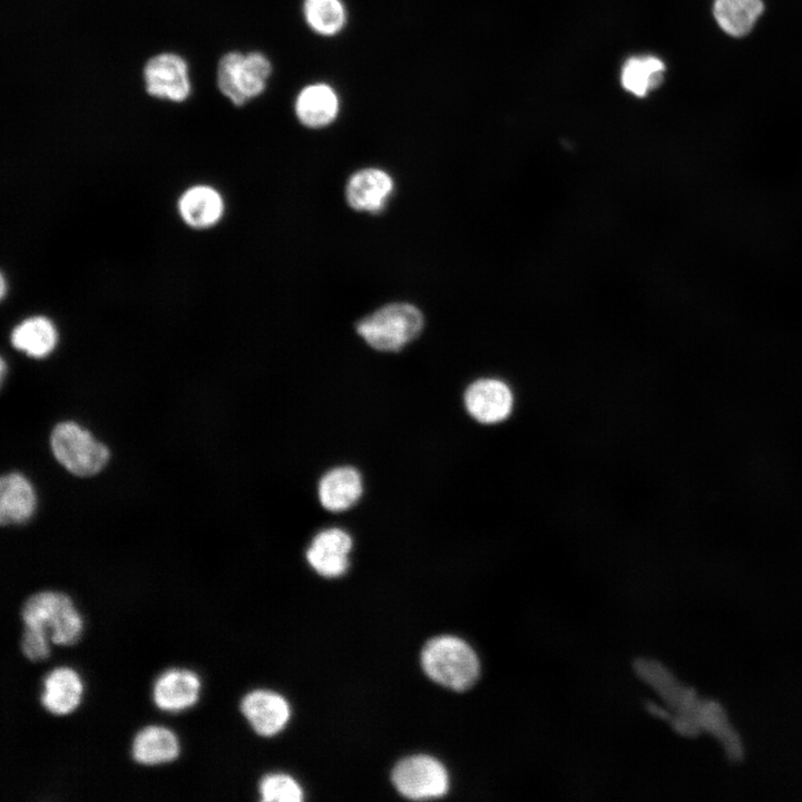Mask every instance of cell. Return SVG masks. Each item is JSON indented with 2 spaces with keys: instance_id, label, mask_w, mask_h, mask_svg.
Segmentation results:
<instances>
[{
  "instance_id": "obj_15",
  "label": "cell",
  "mask_w": 802,
  "mask_h": 802,
  "mask_svg": "<svg viewBox=\"0 0 802 802\" xmlns=\"http://www.w3.org/2000/svg\"><path fill=\"white\" fill-rule=\"evenodd\" d=\"M363 493L361 473L353 467L340 466L325 472L317 485L321 506L331 512L353 507Z\"/></svg>"
},
{
  "instance_id": "obj_13",
  "label": "cell",
  "mask_w": 802,
  "mask_h": 802,
  "mask_svg": "<svg viewBox=\"0 0 802 802\" xmlns=\"http://www.w3.org/2000/svg\"><path fill=\"white\" fill-rule=\"evenodd\" d=\"M145 80L151 96L182 101L189 94L186 63L176 55L163 53L151 58L145 67Z\"/></svg>"
},
{
  "instance_id": "obj_5",
  "label": "cell",
  "mask_w": 802,
  "mask_h": 802,
  "mask_svg": "<svg viewBox=\"0 0 802 802\" xmlns=\"http://www.w3.org/2000/svg\"><path fill=\"white\" fill-rule=\"evenodd\" d=\"M55 458L69 472L88 477L100 471L107 463L109 451L87 430L75 422L57 424L50 437Z\"/></svg>"
},
{
  "instance_id": "obj_9",
  "label": "cell",
  "mask_w": 802,
  "mask_h": 802,
  "mask_svg": "<svg viewBox=\"0 0 802 802\" xmlns=\"http://www.w3.org/2000/svg\"><path fill=\"white\" fill-rule=\"evenodd\" d=\"M468 413L478 422L491 424L508 418L514 405V395L509 387L492 378L472 382L463 395Z\"/></svg>"
},
{
  "instance_id": "obj_8",
  "label": "cell",
  "mask_w": 802,
  "mask_h": 802,
  "mask_svg": "<svg viewBox=\"0 0 802 802\" xmlns=\"http://www.w3.org/2000/svg\"><path fill=\"white\" fill-rule=\"evenodd\" d=\"M202 682L197 673L186 667H169L153 681L150 695L154 706L177 713L194 706L200 695Z\"/></svg>"
},
{
  "instance_id": "obj_25",
  "label": "cell",
  "mask_w": 802,
  "mask_h": 802,
  "mask_svg": "<svg viewBox=\"0 0 802 802\" xmlns=\"http://www.w3.org/2000/svg\"><path fill=\"white\" fill-rule=\"evenodd\" d=\"M49 638L42 632L22 627L19 637V649L22 656L32 662H42L50 655Z\"/></svg>"
},
{
  "instance_id": "obj_21",
  "label": "cell",
  "mask_w": 802,
  "mask_h": 802,
  "mask_svg": "<svg viewBox=\"0 0 802 802\" xmlns=\"http://www.w3.org/2000/svg\"><path fill=\"white\" fill-rule=\"evenodd\" d=\"M762 11L761 0H715L713 8L718 26L734 37L746 35Z\"/></svg>"
},
{
  "instance_id": "obj_2",
  "label": "cell",
  "mask_w": 802,
  "mask_h": 802,
  "mask_svg": "<svg viewBox=\"0 0 802 802\" xmlns=\"http://www.w3.org/2000/svg\"><path fill=\"white\" fill-rule=\"evenodd\" d=\"M22 627L42 632L57 646H72L84 630V622L72 598L59 590L45 589L30 594L21 604Z\"/></svg>"
},
{
  "instance_id": "obj_24",
  "label": "cell",
  "mask_w": 802,
  "mask_h": 802,
  "mask_svg": "<svg viewBox=\"0 0 802 802\" xmlns=\"http://www.w3.org/2000/svg\"><path fill=\"white\" fill-rule=\"evenodd\" d=\"M262 800L266 802H300L302 790L294 779L285 774H268L260 782Z\"/></svg>"
},
{
  "instance_id": "obj_23",
  "label": "cell",
  "mask_w": 802,
  "mask_h": 802,
  "mask_svg": "<svg viewBox=\"0 0 802 802\" xmlns=\"http://www.w3.org/2000/svg\"><path fill=\"white\" fill-rule=\"evenodd\" d=\"M304 13L309 25L319 33L334 35L343 26L345 13L339 0H305Z\"/></svg>"
},
{
  "instance_id": "obj_11",
  "label": "cell",
  "mask_w": 802,
  "mask_h": 802,
  "mask_svg": "<svg viewBox=\"0 0 802 802\" xmlns=\"http://www.w3.org/2000/svg\"><path fill=\"white\" fill-rule=\"evenodd\" d=\"M352 545V538L345 530L326 528L312 539L306 550V560L323 577L342 576L349 568Z\"/></svg>"
},
{
  "instance_id": "obj_16",
  "label": "cell",
  "mask_w": 802,
  "mask_h": 802,
  "mask_svg": "<svg viewBox=\"0 0 802 802\" xmlns=\"http://www.w3.org/2000/svg\"><path fill=\"white\" fill-rule=\"evenodd\" d=\"M180 218L189 227L206 229L219 222L224 214L222 195L212 186L195 185L187 188L178 199Z\"/></svg>"
},
{
  "instance_id": "obj_3",
  "label": "cell",
  "mask_w": 802,
  "mask_h": 802,
  "mask_svg": "<svg viewBox=\"0 0 802 802\" xmlns=\"http://www.w3.org/2000/svg\"><path fill=\"white\" fill-rule=\"evenodd\" d=\"M421 665L432 681L457 692L472 687L480 675L476 652L467 642L452 635L428 640L421 652Z\"/></svg>"
},
{
  "instance_id": "obj_12",
  "label": "cell",
  "mask_w": 802,
  "mask_h": 802,
  "mask_svg": "<svg viewBox=\"0 0 802 802\" xmlns=\"http://www.w3.org/2000/svg\"><path fill=\"white\" fill-rule=\"evenodd\" d=\"M179 753L177 734L160 724H147L138 728L129 746L131 760L143 766L169 764L177 760Z\"/></svg>"
},
{
  "instance_id": "obj_19",
  "label": "cell",
  "mask_w": 802,
  "mask_h": 802,
  "mask_svg": "<svg viewBox=\"0 0 802 802\" xmlns=\"http://www.w3.org/2000/svg\"><path fill=\"white\" fill-rule=\"evenodd\" d=\"M58 333L46 316L35 315L20 322L11 333L12 345L32 358H45L56 348Z\"/></svg>"
},
{
  "instance_id": "obj_22",
  "label": "cell",
  "mask_w": 802,
  "mask_h": 802,
  "mask_svg": "<svg viewBox=\"0 0 802 802\" xmlns=\"http://www.w3.org/2000/svg\"><path fill=\"white\" fill-rule=\"evenodd\" d=\"M665 66L656 57H634L626 61L622 71V84L632 94L643 97L663 80Z\"/></svg>"
},
{
  "instance_id": "obj_7",
  "label": "cell",
  "mask_w": 802,
  "mask_h": 802,
  "mask_svg": "<svg viewBox=\"0 0 802 802\" xmlns=\"http://www.w3.org/2000/svg\"><path fill=\"white\" fill-rule=\"evenodd\" d=\"M391 777L399 793L412 800L440 798L449 786L444 766L428 755H413L399 761Z\"/></svg>"
},
{
  "instance_id": "obj_20",
  "label": "cell",
  "mask_w": 802,
  "mask_h": 802,
  "mask_svg": "<svg viewBox=\"0 0 802 802\" xmlns=\"http://www.w3.org/2000/svg\"><path fill=\"white\" fill-rule=\"evenodd\" d=\"M339 102L333 90L325 85H312L304 88L296 100V115L309 127H322L330 124L338 114Z\"/></svg>"
},
{
  "instance_id": "obj_4",
  "label": "cell",
  "mask_w": 802,
  "mask_h": 802,
  "mask_svg": "<svg viewBox=\"0 0 802 802\" xmlns=\"http://www.w3.org/2000/svg\"><path fill=\"white\" fill-rule=\"evenodd\" d=\"M423 327V316L413 305L389 304L361 320L358 334L374 350L398 352L414 340Z\"/></svg>"
},
{
  "instance_id": "obj_17",
  "label": "cell",
  "mask_w": 802,
  "mask_h": 802,
  "mask_svg": "<svg viewBox=\"0 0 802 802\" xmlns=\"http://www.w3.org/2000/svg\"><path fill=\"white\" fill-rule=\"evenodd\" d=\"M393 189L391 177L383 170L366 168L355 173L346 186V199L356 211L380 212Z\"/></svg>"
},
{
  "instance_id": "obj_18",
  "label": "cell",
  "mask_w": 802,
  "mask_h": 802,
  "mask_svg": "<svg viewBox=\"0 0 802 802\" xmlns=\"http://www.w3.org/2000/svg\"><path fill=\"white\" fill-rule=\"evenodd\" d=\"M36 508V493L21 473L4 475L0 481V521L2 525L28 520Z\"/></svg>"
},
{
  "instance_id": "obj_6",
  "label": "cell",
  "mask_w": 802,
  "mask_h": 802,
  "mask_svg": "<svg viewBox=\"0 0 802 802\" xmlns=\"http://www.w3.org/2000/svg\"><path fill=\"white\" fill-rule=\"evenodd\" d=\"M271 74L268 60L258 52L225 55L218 65V87L235 105L261 94Z\"/></svg>"
},
{
  "instance_id": "obj_1",
  "label": "cell",
  "mask_w": 802,
  "mask_h": 802,
  "mask_svg": "<svg viewBox=\"0 0 802 802\" xmlns=\"http://www.w3.org/2000/svg\"><path fill=\"white\" fill-rule=\"evenodd\" d=\"M636 668L671 708L668 721L677 733L687 737L708 733L721 743L730 761L743 759L742 740L718 702L698 697L693 687L682 684L657 662L643 659Z\"/></svg>"
},
{
  "instance_id": "obj_10",
  "label": "cell",
  "mask_w": 802,
  "mask_h": 802,
  "mask_svg": "<svg viewBox=\"0 0 802 802\" xmlns=\"http://www.w3.org/2000/svg\"><path fill=\"white\" fill-rule=\"evenodd\" d=\"M84 684L76 669L67 665L55 666L41 679L40 706L51 715L65 716L80 704Z\"/></svg>"
},
{
  "instance_id": "obj_14",
  "label": "cell",
  "mask_w": 802,
  "mask_h": 802,
  "mask_svg": "<svg viewBox=\"0 0 802 802\" xmlns=\"http://www.w3.org/2000/svg\"><path fill=\"white\" fill-rule=\"evenodd\" d=\"M239 708L252 728L262 736L278 733L290 717L285 698L266 689H255L244 695Z\"/></svg>"
}]
</instances>
